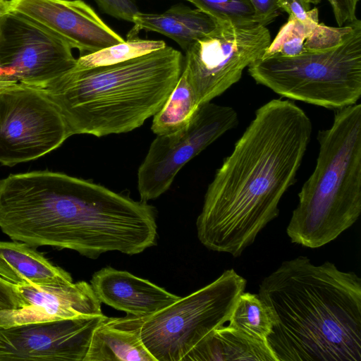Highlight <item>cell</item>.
I'll use <instances>...</instances> for the list:
<instances>
[{"mask_svg": "<svg viewBox=\"0 0 361 361\" xmlns=\"http://www.w3.org/2000/svg\"><path fill=\"white\" fill-rule=\"evenodd\" d=\"M312 125L293 101L260 106L216 171L197 221L209 250L239 257L279 214V202L295 180Z\"/></svg>", "mask_w": 361, "mask_h": 361, "instance_id": "6da1fadb", "label": "cell"}, {"mask_svg": "<svg viewBox=\"0 0 361 361\" xmlns=\"http://www.w3.org/2000/svg\"><path fill=\"white\" fill-rule=\"evenodd\" d=\"M276 361H361V279L330 262L286 260L259 284Z\"/></svg>", "mask_w": 361, "mask_h": 361, "instance_id": "7a4b0ae2", "label": "cell"}, {"mask_svg": "<svg viewBox=\"0 0 361 361\" xmlns=\"http://www.w3.org/2000/svg\"><path fill=\"white\" fill-rule=\"evenodd\" d=\"M183 59L166 46L116 64L74 66L39 89L59 109L71 135L128 133L163 106L182 73Z\"/></svg>", "mask_w": 361, "mask_h": 361, "instance_id": "3957f363", "label": "cell"}, {"mask_svg": "<svg viewBox=\"0 0 361 361\" xmlns=\"http://www.w3.org/2000/svg\"><path fill=\"white\" fill-rule=\"evenodd\" d=\"M316 166L298 193L286 228L290 241L319 248L351 227L361 213V104L335 113L317 135Z\"/></svg>", "mask_w": 361, "mask_h": 361, "instance_id": "277c9868", "label": "cell"}, {"mask_svg": "<svg viewBox=\"0 0 361 361\" xmlns=\"http://www.w3.org/2000/svg\"><path fill=\"white\" fill-rule=\"evenodd\" d=\"M247 68L257 84L283 97L328 109L355 104L361 95V21L336 47L261 57Z\"/></svg>", "mask_w": 361, "mask_h": 361, "instance_id": "5b68a950", "label": "cell"}, {"mask_svg": "<svg viewBox=\"0 0 361 361\" xmlns=\"http://www.w3.org/2000/svg\"><path fill=\"white\" fill-rule=\"evenodd\" d=\"M247 281L233 269L160 311L147 317L117 318L135 329L156 361H181L214 329L228 322Z\"/></svg>", "mask_w": 361, "mask_h": 361, "instance_id": "8992f818", "label": "cell"}, {"mask_svg": "<svg viewBox=\"0 0 361 361\" xmlns=\"http://www.w3.org/2000/svg\"><path fill=\"white\" fill-rule=\"evenodd\" d=\"M217 22V21H216ZM271 42L267 26L257 23L217 22L185 51L183 71L200 104L211 102L238 82Z\"/></svg>", "mask_w": 361, "mask_h": 361, "instance_id": "52a82bcc", "label": "cell"}, {"mask_svg": "<svg viewBox=\"0 0 361 361\" xmlns=\"http://www.w3.org/2000/svg\"><path fill=\"white\" fill-rule=\"evenodd\" d=\"M71 135L56 106L41 89L15 83L0 90V163L36 159Z\"/></svg>", "mask_w": 361, "mask_h": 361, "instance_id": "ba28073f", "label": "cell"}, {"mask_svg": "<svg viewBox=\"0 0 361 361\" xmlns=\"http://www.w3.org/2000/svg\"><path fill=\"white\" fill-rule=\"evenodd\" d=\"M238 124L233 108L209 102L200 105L185 127L157 135L137 171L140 200L147 202L164 194L189 161Z\"/></svg>", "mask_w": 361, "mask_h": 361, "instance_id": "9c48e42d", "label": "cell"}, {"mask_svg": "<svg viewBox=\"0 0 361 361\" xmlns=\"http://www.w3.org/2000/svg\"><path fill=\"white\" fill-rule=\"evenodd\" d=\"M77 59L61 38L7 11L0 21V69L14 82L41 88L71 70Z\"/></svg>", "mask_w": 361, "mask_h": 361, "instance_id": "30bf717a", "label": "cell"}, {"mask_svg": "<svg viewBox=\"0 0 361 361\" xmlns=\"http://www.w3.org/2000/svg\"><path fill=\"white\" fill-rule=\"evenodd\" d=\"M106 317L102 314L0 327V361H84L94 330Z\"/></svg>", "mask_w": 361, "mask_h": 361, "instance_id": "8fae6325", "label": "cell"}, {"mask_svg": "<svg viewBox=\"0 0 361 361\" xmlns=\"http://www.w3.org/2000/svg\"><path fill=\"white\" fill-rule=\"evenodd\" d=\"M7 11L49 30L82 55L125 41L82 0H10Z\"/></svg>", "mask_w": 361, "mask_h": 361, "instance_id": "7c38bea8", "label": "cell"}, {"mask_svg": "<svg viewBox=\"0 0 361 361\" xmlns=\"http://www.w3.org/2000/svg\"><path fill=\"white\" fill-rule=\"evenodd\" d=\"M17 287L25 307L0 311V327L103 314L92 286L84 281Z\"/></svg>", "mask_w": 361, "mask_h": 361, "instance_id": "4fadbf2b", "label": "cell"}, {"mask_svg": "<svg viewBox=\"0 0 361 361\" xmlns=\"http://www.w3.org/2000/svg\"><path fill=\"white\" fill-rule=\"evenodd\" d=\"M90 285L99 301L134 317H147L180 297L126 271L106 267L92 276Z\"/></svg>", "mask_w": 361, "mask_h": 361, "instance_id": "5bb4252c", "label": "cell"}, {"mask_svg": "<svg viewBox=\"0 0 361 361\" xmlns=\"http://www.w3.org/2000/svg\"><path fill=\"white\" fill-rule=\"evenodd\" d=\"M128 39L137 37L140 30L153 31L175 41L185 51L196 40L211 32L217 22L198 8L174 5L163 13L137 12Z\"/></svg>", "mask_w": 361, "mask_h": 361, "instance_id": "9a60e30c", "label": "cell"}, {"mask_svg": "<svg viewBox=\"0 0 361 361\" xmlns=\"http://www.w3.org/2000/svg\"><path fill=\"white\" fill-rule=\"evenodd\" d=\"M0 274L16 286L68 284L71 274L25 243L0 241Z\"/></svg>", "mask_w": 361, "mask_h": 361, "instance_id": "2e32d148", "label": "cell"}, {"mask_svg": "<svg viewBox=\"0 0 361 361\" xmlns=\"http://www.w3.org/2000/svg\"><path fill=\"white\" fill-rule=\"evenodd\" d=\"M181 361H276L266 341L223 325L207 335Z\"/></svg>", "mask_w": 361, "mask_h": 361, "instance_id": "e0dca14e", "label": "cell"}, {"mask_svg": "<svg viewBox=\"0 0 361 361\" xmlns=\"http://www.w3.org/2000/svg\"><path fill=\"white\" fill-rule=\"evenodd\" d=\"M156 361L135 329L106 319L94 330L84 361Z\"/></svg>", "mask_w": 361, "mask_h": 361, "instance_id": "ac0fdd59", "label": "cell"}, {"mask_svg": "<svg viewBox=\"0 0 361 361\" xmlns=\"http://www.w3.org/2000/svg\"><path fill=\"white\" fill-rule=\"evenodd\" d=\"M200 105L192 84L182 71L166 102L153 116L152 132L161 135L182 129L190 122Z\"/></svg>", "mask_w": 361, "mask_h": 361, "instance_id": "d6986e66", "label": "cell"}, {"mask_svg": "<svg viewBox=\"0 0 361 361\" xmlns=\"http://www.w3.org/2000/svg\"><path fill=\"white\" fill-rule=\"evenodd\" d=\"M228 323L231 326L262 341L267 340L274 324L269 308L258 294L245 292L238 298Z\"/></svg>", "mask_w": 361, "mask_h": 361, "instance_id": "ffe728a7", "label": "cell"}, {"mask_svg": "<svg viewBox=\"0 0 361 361\" xmlns=\"http://www.w3.org/2000/svg\"><path fill=\"white\" fill-rule=\"evenodd\" d=\"M166 46V43L161 40L128 39L98 51L82 55L77 59L75 66L89 68L116 64L146 55Z\"/></svg>", "mask_w": 361, "mask_h": 361, "instance_id": "44dd1931", "label": "cell"}, {"mask_svg": "<svg viewBox=\"0 0 361 361\" xmlns=\"http://www.w3.org/2000/svg\"><path fill=\"white\" fill-rule=\"evenodd\" d=\"M318 24L319 20L303 22L289 16L262 57L293 56L302 53L305 39Z\"/></svg>", "mask_w": 361, "mask_h": 361, "instance_id": "7402d4cb", "label": "cell"}, {"mask_svg": "<svg viewBox=\"0 0 361 361\" xmlns=\"http://www.w3.org/2000/svg\"><path fill=\"white\" fill-rule=\"evenodd\" d=\"M217 22L258 23L250 0H189Z\"/></svg>", "mask_w": 361, "mask_h": 361, "instance_id": "603a6c76", "label": "cell"}, {"mask_svg": "<svg viewBox=\"0 0 361 361\" xmlns=\"http://www.w3.org/2000/svg\"><path fill=\"white\" fill-rule=\"evenodd\" d=\"M354 20L344 27H330L319 23L304 42L305 51H322L340 44L353 27Z\"/></svg>", "mask_w": 361, "mask_h": 361, "instance_id": "cb8c5ba5", "label": "cell"}, {"mask_svg": "<svg viewBox=\"0 0 361 361\" xmlns=\"http://www.w3.org/2000/svg\"><path fill=\"white\" fill-rule=\"evenodd\" d=\"M106 13L133 23L134 16L139 12L133 0H94Z\"/></svg>", "mask_w": 361, "mask_h": 361, "instance_id": "d4e9b609", "label": "cell"}, {"mask_svg": "<svg viewBox=\"0 0 361 361\" xmlns=\"http://www.w3.org/2000/svg\"><path fill=\"white\" fill-rule=\"evenodd\" d=\"M280 8L303 22L319 20L318 9L310 8L307 0H276Z\"/></svg>", "mask_w": 361, "mask_h": 361, "instance_id": "484cf974", "label": "cell"}, {"mask_svg": "<svg viewBox=\"0 0 361 361\" xmlns=\"http://www.w3.org/2000/svg\"><path fill=\"white\" fill-rule=\"evenodd\" d=\"M25 307L16 284L0 274V311L16 310Z\"/></svg>", "mask_w": 361, "mask_h": 361, "instance_id": "4316f807", "label": "cell"}, {"mask_svg": "<svg viewBox=\"0 0 361 361\" xmlns=\"http://www.w3.org/2000/svg\"><path fill=\"white\" fill-rule=\"evenodd\" d=\"M331 6L337 24L343 26L355 20L359 0H326Z\"/></svg>", "mask_w": 361, "mask_h": 361, "instance_id": "83f0119b", "label": "cell"}, {"mask_svg": "<svg viewBox=\"0 0 361 361\" xmlns=\"http://www.w3.org/2000/svg\"><path fill=\"white\" fill-rule=\"evenodd\" d=\"M258 23L267 26L272 23L281 13V8L276 0H250Z\"/></svg>", "mask_w": 361, "mask_h": 361, "instance_id": "f1b7e54d", "label": "cell"}, {"mask_svg": "<svg viewBox=\"0 0 361 361\" xmlns=\"http://www.w3.org/2000/svg\"><path fill=\"white\" fill-rule=\"evenodd\" d=\"M6 11H7V6H0V21H1L3 16L6 13Z\"/></svg>", "mask_w": 361, "mask_h": 361, "instance_id": "f546056e", "label": "cell"}, {"mask_svg": "<svg viewBox=\"0 0 361 361\" xmlns=\"http://www.w3.org/2000/svg\"><path fill=\"white\" fill-rule=\"evenodd\" d=\"M0 80H8V81H11L9 80L7 77L3 73V72L1 71L0 69ZM12 82V81H11Z\"/></svg>", "mask_w": 361, "mask_h": 361, "instance_id": "4dcf8cb0", "label": "cell"}, {"mask_svg": "<svg viewBox=\"0 0 361 361\" xmlns=\"http://www.w3.org/2000/svg\"><path fill=\"white\" fill-rule=\"evenodd\" d=\"M310 4H317L321 0H307Z\"/></svg>", "mask_w": 361, "mask_h": 361, "instance_id": "1f68e13d", "label": "cell"}, {"mask_svg": "<svg viewBox=\"0 0 361 361\" xmlns=\"http://www.w3.org/2000/svg\"><path fill=\"white\" fill-rule=\"evenodd\" d=\"M0 6H7V1L0 0Z\"/></svg>", "mask_w": 361, "mask_h": 361, "instance_id": "d6a6232c", "label": "cell"}, {"mask_svg": "<svg viewBox=\"0 0 361 361\" xmlns=\"http://www.w3.org/2000/svg\"><path fill=\"white\" fill-rule=\"evenodd\" d=\"M185 1H189V0H185Z\"/></svg>", "mask_w": 361, "mask_h": 361, "instance_id": "836d02e7", "label": "cell"}]
</instances>
